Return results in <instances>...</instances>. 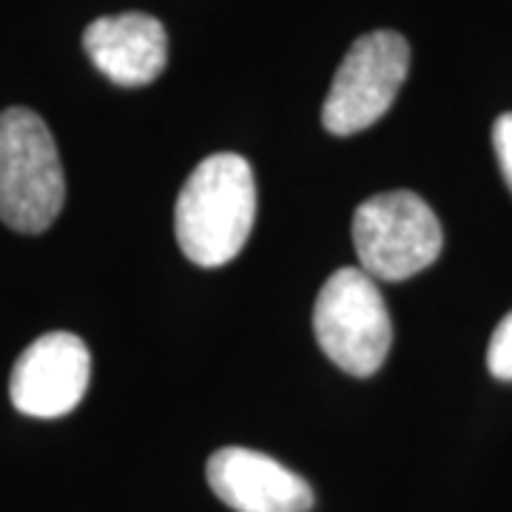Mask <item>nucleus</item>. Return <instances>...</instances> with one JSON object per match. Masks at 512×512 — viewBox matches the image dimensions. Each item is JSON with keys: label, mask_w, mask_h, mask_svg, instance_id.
Wrapping results in <instances>:
<instances>
[{"label": "nucleus", "mask_w": 512, "mask_h": 512, "mask_svg": "<svg viewBox=\"0 0 512 512\" xmlns=\"http://www.w3.org/2000/svg\"><path fill=\"white\" fill-rule=\"evenodd\" d=\"M256 220L254 171L239 154H211L177 197V242L202 268H220L242 251Z\"/></svg>", "instance_id": "1"}, {"label": "nucleus", "mask_w": 512, "mask_h": 512, "mask_svg": "<svg viewBox=\"0 0 512 512\" xmlns=\"http://www.w3.org/2000/svg\"><path fill=\"white\" fill-rule=\"evenodd\" d=\"M66 177L55 137L29 109L0 114V220L20 234H40L57 220Z\"/></svg>", "instance_id": "2"}, {"label": "nucleus", "mask_w": 512, "mask_h": 512, "mask_svg": "<svg viewBox=\"0 0 512 512\" xmlns=\"http://www.w3.org/2000/svg\"><path fill=\"white\" fill-rule=\"evenodd\" d=\"M316 342L350 376H373L384 365L393 325L376 279L362 268H342L322 285L313 308Z\"/></svg>", "instance_id": "3"}, {"label": "nucleus", "mask_w": 512, "mask_h": 512, "mask_svg": "<svg viewBox=\"0 0 512 512\" xmlns=\"http://www.w3.org/2000/svg\"><path fill=\"white\" fill-rule=\"evenodd\" d=\"M353 245L365 274L402 282L439 259L444 237L439 217L419 194L387 191L356 208Z\"/></svg>", "instance_id": "4"}, {"label": "nucleus", "mask_w": 512, "mask_h": 512, "mask_svg": "<svg viewBox=\"0 0 512 512\" xmlns=\"http://www.w3.org/2000/svg\"><path fill=\"white\" fill-rule=\"evenodd\" d=\"M410 72V46L399 32L376 29L359 37L333 77L322 123L336 137H350L382 120L396 103Z\"/></svg>", "instance_id": "5"}, {"label": "nucleus", "mask_w": 512, "mask_h": 512, "mask_svg": "<svg viewBox=\"0 0 512 512\" xmlns=\"http://www.w3.org/2000/svg\"><path fill=\"white\" fill-rule=\"evenodd\" d=\"M92 382V353L74 333L55 330L20 353L9 379V396L20 413L60 419L72 413Z\"/></svg>", "instance_id": "6"}, {"label": "nucleus", "mask_w": 512, "mask_h": 512, "mask_svg": "<svg viewBox=\"0 0 512 512\" xmlns=\"http://www.w3.org/2000/svg\"><path fill=\"white\" fill-rule=\"evenodd\" d=\"M205 476L222 504L237 512H308L313 507L308 481L256 450H217L205 464Z\"/></svg>", "instance_id": "7"}, {"label": "nucleus", "mask_w": 512, "mask_h": 512, "mask_svg": "<svg viewBox=\"0 0 512 512\" xmlns=\"http://www.w3.org/2000/svg\"><path fill=\"white\" fill-rule=\"evenodd\" d=\"M83 46L94 69L123 89L154 83L168 60L163 23L143 12H123L94 20L83 35Z\"/></svg>", "instance_id": "8"}, {"label": "nucleus", "mask_w": 512, "mask_h": 512, "mask_svg": "<svg viewBox=\"0 0 512 512\" xmlns=\"http://www.w3.org/2000/svg\"><path fill=\"white\" fill-rule=\"evenodd\" d=\"M487 367L495 379L512 382V311L498 322L490 348H487Z\"/></svg>", "instance_id": "9"}, {"label": "nucleus", "mask_w": 512, "mask_h": 512, "mask_svg": "<svg viewBox=\"0 0 512 512\" xmlns=\"http://www.w3.org/2000/svg\"><path fill=\"white\" fill-rule=\"evenodd\" d=\"M493 146L498 165H501V174L510 185L512 191V111L510 114H501L493 126Z\"/></svg>", "instance_id": "10"}]
</instances>
